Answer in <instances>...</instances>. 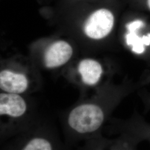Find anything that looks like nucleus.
<instances>
[{"label": "nucleus", "mask_w": 150, "mask_h": 150, "mask_svg": "<svg viewBox=\"0 0 150 150\" xmlns=\"http://www.w3.org/2000/svg\"><path fill=\"white\" fill-rule=\"evenodd\" d=\"M43 118L37 114L21 95L1 92L0 94L1 144L31 129Z\"/></svg>", "instance_id": "1"}, {"label": "nucleus", "mask_w": 150, "mask_h": 150, "mask_svg": "<svg viewBox=\"0 0 150 150\" xmlns=\"http://www.w3.org/2000/svg\"><path fill=\"white\" fill-rule=\"evenodd\" d=\"M61 139L55 125L50 118L38 123L21 134L6 141L1 150H70Z\"/></svg>", "instance_id": "2"}, {"label": "nucleus", "mask_w": 150, "mask_h": 150, "mask_svg": "<svg viewBox=\"0 0 150 150\" xmlns=\"http://www.w3.org/2000/svg\"><path fill=\"white\" fill-rule=\"evenodd\" d=\"M115 17L112 12L106 8H99L92 11L86 20L84 31L92 39L105 38L112 29Z\"/></svg>", "instance_id": "3"}, {"label": "nucleus", "mask_w": 150, "mask_h": 150, "mask_svg": "<svg viewBox=\"0 0 150 150\" xmlns=\"http://www.w3.org/2000/svg\"><path fill=\"white\" fill-rule=\"evenodd\" d=\"M30 87L27 77L9 70H3L0 73V88L4 92L22 95Z\"/></svg>", "instance_id": "4"}, {"label": "nucleus", "mask_w": 150, "mask_h": 150, "mask_svg": "<svg viewBox=\"0 0 150 150\" xmlns=\"http://www.w3.org/2000/svg\"><path fill=\"white\" fill-rule=\"evenodd\" d=\"M73 53L71 46L67 42L59 41L52 44L45 55V62L48 68L57 67L66 64Z\"/></svg>", "instance_id": "5"}, {"label": "nucleus", "mask_w": 150, "mask_h": 150, "mask_svg": "<svg viewBox=\"0 0 150 150\" xmlns=\"http://www.w3.org/2000/svg\"><path fill=\"white\" fill-rule=\"evenodd\" d=\"M144 26L141 20H134L126 25L128 32L126 35V42L129 46L132 47V51L137 54H142L145 51V46L150 45V33L139 37L137 31Z\"/></svg>", "instance_id": "6"}, {"label": "nucleus", "mask_w": 150, "mask_h": 150, "mask_svg": "<svg viewBox=\"0 0 150 150\" xmlns=\"http://www.w3.org/2000/svg\"><path fill=\"white\" fill-rule=\"evenodd\" d=\"M78 71L82 83L87 86L96 85L102 74L101 65L93 59L82 60L79 65Z\"/></svg>", "instance_id": "7"}, {"label": "nucleus", "mask_w": 150, "mask_h": 150, "mask_svg": "<svg viewBox=\"0 0 150 150\" xmlns=\"http://www.w3.org/2000/svg\"><path fill=\"white\" fill-rule=\"evenodd\" d=\"M77 150H126L123 144L102 138L100 135L83 142Z\"/></svg>", "instance_id": "8"}, {"label": "nucleus", "mask_w": 150, "mask_h": 150, "mask_svg": "<svg viewBox=\"0 0 150 150\" xmlns=\"http://www.w3.org/2000/svg\"><path fill=\"white\" fill-rule=\"evenodd\" d=\"M147 5L150 10V0H147Z\"/></svg>", "instance_id": "9"}]
</instances>
